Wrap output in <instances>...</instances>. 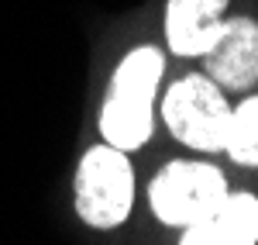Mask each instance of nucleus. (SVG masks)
Instances as JSON below:
<instances>
[{
  "mask_svg": "<svg viewBox=\"0 0 258 245\" xmlns=\"http://www.w3.org/2000/svg\"><path fill=\"white\" fill-rule=\"evenodd\" d=\"M165 76V52L159 45H135L110 73L100 104V138L114 149L138 152L155 131L159 90Z\"/></svg>",
  "mask_w": 258,
  "mask_h": 245,
  "instance_id": "1",
  "label": "nucleus"
},
{
  "mask_svg": "<svg viewBox=\"0 0 258 245\" xmlns=\"http://www.w3.org/2000/svg\"><path fill=\"white\" fill-rule=\"evenodd\" d=\"M135 166L131 152L100 142L86 149L76 163L73 201L76 218L93 231H114L135 211Z\"/></svg>",
  "mask_w": 258,
  "mask_h": 245,
  "instance_id": "2",
  "label": "nucleus"
},
{
  "mask_svg": "<svg viewBox=\"0 0 258 245\" xmlns=\"http://www.w3.org/2000/svg\"><path fill=\"white\" fill-rule=\"evenodd\" d=\"M159 118L179 145L217 156L227 138L231 101L207 73H186L169 83L165 93H159Z\"/></svg>",
  "mask_w": 258,
  "mask_h": 245,
  "instance_id": "3",
  "label": "nucleus"
},
{
  "mask_svg": "<svg viewBox=\"0 0 258 245\" xmlns=\"http://www.w3.org/2000/svg\"><path fill=\"white\" fill-rule=\"evenodd\" d=\"M227 197L224 169L207 159H172L148 183V211L165 228H189Z\"/></svg>",
  "mask_w": 258,
  "mask_h": 245,
  "instance_id": "4",
  "label": "nucleus"
},
{
  "mask_svg": "<svg viewBox=\"0 0 258 245\" xmlns=\"http://www.w3.org/2000/svg\"><path fill=\"white\" fill-rule=\"evenodd\" d=\"M203 69L224 93H248L258 83V21L248 14L224 18L214 45L203 52Z\"/></svg>",
  "mask_w": 258,
  "mask_h": 245,
  "instance_id": "5",
  "label": "nucleus"
},
{
  "mask_svg": "<svg viewBox=\"0 0 258 245\" xmlns=\"http://www.w3.org/2000/svg\"><path fill=\"white\" fill-rule=\"evenodd\" d=\"M227 4L231 0H165L162 31L169 52L179 59H203V52L224 28Z\"/></svg>",
  "mask_w": 258,
  "mask_h": 245,
  "instance_id": "6",
  "label": "nucleus"
},
{
  "mask_svg": "<svg viewBox=\"0 0 258 245\" xmlns=\"http://www.w3.org/2000/svg\"><path fill=\"white\" fill-rule=\"evenodd\" d=\"M179 245H258V197L251 190H227L210 214L182 228Z\"/></svg>",
  "mask_w": 258,
  "mask_h": 245,
  "instance_id": "7",
  "label": "nucleus"
},
{
  "mask_svg": "<svg viewBox=\"0 0 258 245\" xmlns=\"http://www.w3.org/2000/svg\"><path fill=\"white\" fill-rule=\"evenodd\" d=\"M224 156L234 166H244V169L258 166V93H251V90H248L244 101L231 104Z\"/></svg>",
  "mask_w": 258,
  "mask_h": 245,
  "instance_id": "8",
  "label": "nucleus"
}]
</instances>
